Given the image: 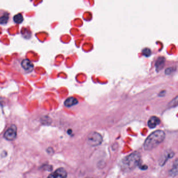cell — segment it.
I'll list each match as a JSON object with an SVG mask.
<instances>
[{
  "mask_svg": "<svg viewBox=\"0 0 178 178\" xmlns=\"http://www.w3.org/2000/svg\"><path fill=\"white\" fill-rule=\"evenodd\" d=\"M67 172L65 169L60 168L52 173L47 178H67Z\"/></svg>",
  "mask_w": 178,
  "mask_h": 178,
  "instance_id": "5b68a950",
  "label": "cell"
},
{
  "mask_svg": "<svg viewBox=\"0 0 178 178\" xmlns=\"http://www.w3.org/2000/svg\"><path fill=\"white\" fill-rule=\"evenodd\" d=\"M178 105V96H177L175 98H174L172 101L170 102V103H169V107H175L176 106Z\"/></svg>",
  "mask_w": 178,
  "mask_h": 178,
  "instance_id": "9a60e30c",
  "label": "cell"
},
{
  "mask_svg": "<svg viewBox=\"0 0 178 178\" xmlns=\"http://www.w3.org/2000/svg\"><path fill=\"white\" fill-rule=\"evenodd\" d=\"M174 156H175V152H173L171 150H168L165 151L163 153V154L161 156V157H160L159 161V165L161 166H163V165L166 163L167 160L170 158H172Z\"/></svg>",
  "mask_w": 178,
  "mask_h": 178,
  "instance_id": "8992f818",
  "label": "cell"
},
{
  "mask_svg": "<svg viewBox=\"0 0 178 178\" xmlns=\"http://www.w3.org/2000/svg\"><path fill=\"white\" fill-rule=\"evenodd\" d=\"M13 19H14V21L15 23L21 24V23H23V21H24V18H23V16L21 14H16L14 16Z\"/></svg>",
  "mask_w": 178,
  "mask_h": 178,
  "instance_id": "4fadbf2b",
  "label": "cell"
},
{
  "mask_svg": "<svg viewBox=\"0 0 178 178\" xmlns=\"http://www.w3.org/2000/svg\"><path fill=\"white\" fill-rule=\"evenodd\" d=\"M4 137L7 140L13 141L17 137V128L15 125H12L5 132Z\"/></svg>",
  "mask_w": 178,
  "mask_h": 178,
  "instance_id": "277c9868",
  "label": "cell"
},
{
  "mask_svg": "<svg viewBox=\"0 0 178 178\" xmlns=\"http://www.w3.org/2000/svg\"><path fill=\"white\" fill-rule=\"evenodd\" d=\"M87 142L89 145L96 146L102 143L103 137L99 134L96 132H93L88 135Z\"/></svg>",
  "mask_w": 178,
  "mask_h": 178,
  "instance_id": "3957f363",
  "label": "cell"
},
{
  "mask_svg": "<svg viewBox=\"0 0 178 178\" xmlns=\"http://www.w3.org/2000/svg\"><path fill=\"white\" fill-rule=\"evenodd\" d=\"M139 168L141 169V170H146V169L148 168V167L146 165H139Z\"/></svg>",
  "mask_w": 178,
  "mask_h": 178,
  "instance_id": "e0dca14e",
  "label": "cell"
},
{
  "mask_svg": "<svg viewBox=\"0 0 178 178\" xmlns=\"http://www.w3.org/2000/svg\"><path fill=\"white\" fill-rule=\"evenodd\" d=\"M141 156L138 151H134L124 158L121 163V167L124 171L129 172L140 164Z\"/></svg>",
  "mask_w": 178,
  "mask_h": 178,
  "instance_id": "6da1fadb",
  "label": "cell"
},
{
  "mask_svg": "<svg viewBox=\"0 0 178 178\" xmlns=\"http://www.w3.org/2000/svg\"><path fill=\"white\" fill-rule=\"evenodd\" d=\"M78 103V101L76 98L73 97H71L67 98L64 102V105L66 107H72L73 106L76 105Z\"/></svg>",
  "mask_w": 178,
  "mask_h": 178,
  "instance_id": "30bf717a",
  "label": "cell"
},
{
  "mask_svg": "<svg viewBox=\"0 0 178 178\" xmlns=\"http://www.w3.org/2000/svg\"><path fill=\"white\" fill-rule=\"evenodd\" d=\"M21 66L26 71H30L33 69V64L29 59H24L21 62Z\"/></svg>",
  "mask_w": 178,
  "mask_h": 178,
  "instance_id": "52a82bcc",
  "label": "cell"
},
{
  "mask_svg": "<svg viewBox=\"0 0 178 178\" xmlns=\"http://www.w3.org/2000/svg\"><path fill=\"white\" fill-rule=\"evenodd\" d=\"M172 71H173L172 68H168L166 69V70H165V73L166 74H170V73H171Z\"/></svg>",
  "mask_w": 178,
  "mask_h": 178,
  "instance_id": "2e32d148",
  "label": "cell"
},
{
  "mask_svg": "<svg viewBox=\"0 0 178 178\" xmlns=\"http://www.w3.org/2000/svg\"><path fill=\"white\" fill-rule=\"evenodd\" d=\"M142 53L144 56L146 57H149L151 56V50L149 48H145L142 51Z\"/></svg>",
  "mask_w": 178,
  "mask_h": 178,
  "instance_id": "5bb4252c",
  "label": "cell"
},
{
  "mask_svg": "<svg viewBox=\"0 0 178 178\" xmlns=\"http://www.w3.org/2000/svg\"><path fill=\"white\" fill-rule=\"evenodd\" d=\"M170 175H171L172 177H175L178 174V161L177 159L175 160V161L173 165V167H172V169H171L169 171Z\"/></svg>",
  "mask_w": 178,
  "mask_h": 178,
  "instance_id": "8fae6325",
  "label": "cell"
},
{
  "mask_svg": "<svg viewBox=\"0 0 178 178\" xmlns=\"http://www.w3.org/2000/svg\"><path fill=\"white\" fill-rule=\"evenodd\" d=\"M165 133L162 130H157L151 134L145 140L144 148L146 151H150L163 142L165 138Z\"/></svg>",
  "mask_w": 178,
  "mask_h": 178,
  "instance_id": "7a4b0ae2",
  "label": "cell"
},
{
  "mask_svg": "<svg viewBox=\"0 0 178 178\" xmlns=\"http://www.w3.org/2000/svg\"><path fill=\"white\" fill-rule=\"evenodd\" d=\"M160 120L156 116H153L150 118L148 122V127L150 128H155L157 125L160 124Z\"/></svg>",
  "mask_w": 178,
  "mask_h": 178,
  "instance_id": "9c48e42d",
  "label": "cell"
},
{
  "mask_svg": "<svg viewBox=\"0 0 178 178\" xmlns=\"http://www.w3.org/2000/svg\"><path fill=\"white\" fill-rule=\"evenodd\" d=\"M9 20V14L7 13H5L3 15L0 16V24L5 25L8 23Z\"/></svg>",
  "mask_w": 178,
  "mask_h": 178,
  "instance_id": "7c38bea8",
  "label": "cell"
},
{
  "mask_svg": "<svg viewBox=\"0 0 178 178\" xmlns=\"http://www.w3.org/2000/svg\"><path fill=\"white\" fill-rule=\"evenodd\" d=\"M165 64V59L163 57H160L157 59L155 63V68L157 72L160 71L163 68Z\"/></svg>",
  "mask_w": 178,
  "mask_h": 178,
  "instance_id": "ba28073f",
  "label": "cell"
},
{
  "mask_svg": "<svg viewBox=\"0 0 178 178\" xmlns=\"http://www.w3.org/2000/svg\"><path fill=\"white\" fill-rule=\"evenodd\" d=\"M47 151H48L49 154H52L54 153V151H53V149L52 148H48L47 149Z\"/></svg>",
  "mask_w": 178,
  "mask_h": 178,
  "instance_id": "ac0fdd59",
  "label": "cell"
}]
</instances>
